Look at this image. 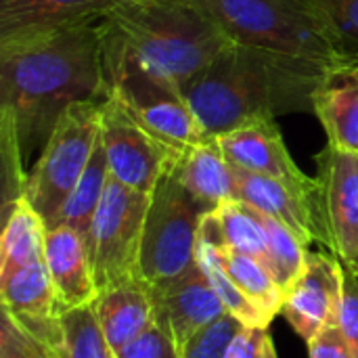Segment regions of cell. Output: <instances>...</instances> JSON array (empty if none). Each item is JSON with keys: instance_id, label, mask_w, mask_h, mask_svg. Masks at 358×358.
Here are the masks:
<instances>
[{"instance_id": "8992f818", "label": "cell", "mask_w": 358, "mask_h": 358, "mask_svg": "<svg viewBox=\"0 0 358 358\" xmlns=\"http://www.w3.org/2000/svg\"><path fill=\"white\" fill-rule=\"evenodd\" d=\"M103 99L78 101L57 120L34 170L27 174L23 197L46 227L76 189L101 141Z\"/></svg>"}, {"instance_id": "7a4b0ae2", "label": "cell", "mask_w": 358, "mask_h": 358, "mask_svg": "<svg viewBox=\"0 0 358 358\" xmlns=\"http://www.w3.org/2000/svg\"><path fill=\"white\" fill-rule=\"evenodd\" d=\"M317 82L319 78L277 57L233 42L197 71L182 92L206 134L218 138L283 113L313 111Z\"/></svg>"}, {"instance_id": "cb8c5ba5", "label": "cell", "mask_w": 358, "mask_h": 358, "mask_svg": "<svg viewBox=\"0 0 358 358\" xmlns=\"http://www.w3.org/2000/svg\"><path fill=\"white\" fill-rule=\"evenodd\" d=\"M214 212L222 224L227 248L258 260L273 275V260L266 243V233L256 210L239 199H231L218 206Z\"/></svg>"}, {"instance_id": "83f0119b", "label": "cell", "mask_w": 358, "mask_h": 358, "mask_svg": "<svg viewBox=\"0 0 358 358\" xmlns=\"http://www.w3.org/2000/svg\"><path fill=\"white\" fill-rule=\"evenodd\" d=\"M245 325L233 315L224 313L203 329H199L182 348L180 358H224L231 342Z\"/></svg>"}, {"instance_id": "9c48e42d", "label": "cell", "mask_w": 358, "mask_h": 358, "mask_svg": "<svg viewBox=\"0 0 358 358\" xmlns=\"http://www.w3.org/2000/svg\"><path fill=\"white\" fill-rule=\"evenodd\" d=\"M315 210L321 243L358 275V153L327 145L317 157Z\"/></svg>"}, {"instance_id": "1f68e13d", "label": "cell", "mask_w": 358, "mask_h": 358, "mask_svg": "<svg viewBox=\"0 0 358 358\" xmlns=\"http://www.w3.org/2000/svg\"><path fill=\"white\" fill-rule=\"evenodd\" d=\"M308 358H357L340 325H331L308 342Z\"/></svg>"}, {"instance_id": "3957f363", "label": "cell", "mask_w": 358, "mask_h": 358, "mask_svg": "<svg viewBox=\"0 0 358 358\" xmlns=\"http://www.w3.org/2000/svg\"><path fill=\"white\" fill-rule=\"evenodd\" d=\"M103 23L143 65L180 88L233 44L193 0H120Z\"/></svg>"}, {"instance_id": "9a60e30c", "label": "cell", "mask_w": 358, "mask_h": 358, "mask_svg": "<svg viewBox=\"0 0 358 358\" xmlns=\"http://www.w3.org/2000/svg\"><path fill=\"white\" fill-rule=\"evenodd\" d=\"M44 264L52 281L59 313L92 304L99 296L86 239L69 227L46 229Z\"/></svg>"}, {"instance_id": "d6a6232c", "label": "cell", "mask_w": 358, "mask_h": 358, "mask_svg": "<svg viewBox=\"0 0 358 358\" xmlns=\"http://www.w3.org/2000/svg\"><path fill=\"white\" fill-rule=\"evenodd\" d=\"M266 329H252V327H243L237 338L231 342L227 357L224 358H258L260 352V342Z\"/></svg>"}, {"instance_id": "6da1fadb", "label": "cell", "mask_w": 358, "mask_h": 358, "mask_svg": "<svg viewBox=\"0 0 358 358\" xmlns=\"http://www.w3.org/2000/svg\"><path fill=\"white\" fill-rule=\"evenodd\" d=\"M105 94L103 19L0 42V124L23 151L44 145L69 105Z\"/></svg>"}, {"instance_id": "277c9868", "label": "cell", "mask_w": 358, "mask_h": 358, "mask_svg": "<svg viewBox=\"0 0 358 358\" xmlns=\"http://www.w3.org/2000/svg\"><path fill=\"white\" fill-rule=\"evenodd\" d=\"M237 44L321 78L350 63L306 0H193Z\"/></svg>"}, {"instance_id": "8fae6325", "label": "cell", "mask_w": 358, "mask_h": 358, "mask_svg": "<svg viewBox=\"0 0 358 358\" xmlns=\"http://www.w3.org/2000/svg\"><path fill=\"white\" fill-rule=\"evenodd\" d=\"M344 273V264L334 254L308 252L304 271L287 287L281 315L306 344L340 323Z\"/></svg>"}, {"instance_id": "4316f807", "label": "cell", "mask_w": 358, "mask_h": 358, "mask_svg": "<svg viewBox=\"0 0 358 358\" xmlns=\"http://www.w3.org/2000/svg\"><path fill=\"white\" fill-rule=\"evenodd\" d=\"M331 38L340 46L342 55L358 63V0H306Z\"/></svg>"}, {"instance_id": "d4e9b609", "label": "cell", "mask_w": 358, "mask_h": 358, "mask_svg": "<svg viewBox=\"0 0 358 358\" xmlns=\"http://www.w3.org/2000/svg\"><path fill=\"white\" fill-rule=\"evenodd\" d=\"M63 348L59 358H117L96 317L94 304L61 313Z\"/></svg>"}, {"instance_id": "ffe728a7", "label": "cell", "mask_w": 358, "mask_h": 358, "mask_svg": "<svg viewBox=\"0 0 358 358\" xmlns=\"http://www.w3.org/2000/svg\"><path fill=\"white\" fill-rule=\"evenodd\" d=\"M172 172L180 185L208 210H216L235 197V170L218 138H208L178 155Z\"/></svg>"}, {"instance_id": "52a82bcc", "label": "cell", "mask_w": 358, "mask_h": 358, "mask_svg": "<svg viewBox=\"0 0 358 358\" xmlns=\"http://www.w3.org/2000/svg\"><path fill=\"white\" fill-rule=\"evenodd\" d=\"M206 212L210 210L180 185L170 168L151 193L145 220L138 271L149 285L174 279L197 264L195 243Z\"/></svg>"}, {"instance_id": "ac0fdd59", "label": "cell", "mask_w": 358, "mask_h": 358, "mask_svg": "<svg viewBox=\"0 0 358 358\" xmlns=\"http://www.w3.org/2000/svg\"><path fill=\"white\" fill-rule=\"evenodd\" d=\"M313 113L327 134V145L358 153V63H344L319 78Z\"/></svg>"}, {"instance_id": "2e32d148", "label": "cell", "mask_w": 358, "mask_h": 358, "mask_svg": "<svg viewBox=\"0 0 358 358\" xmlns=\"http://www.w3.org/2000/svg\"><path fill=\"white\" fill-rule=\"evenodd\" d=\"M218 143L233 168L292 182L313 180V176L304 174L294 162L275 120L256 122L227 132L218 136Z\"/></svg>"}, {"instance_id": "484cf974", "label": "cell", "mask_w": 358, "mask_h": 358, "mask_svg": "<svg viewBox=\"0 0 358 358\" xmlns=\"http://www.w3.org/2000/svg\"><path fill=\"white\" fill-rule=\"evenodd\" d=\"M256 214L266 233V243H268V252L273 260V277L281 285V289L287 292V287L300 277V273L306 266L308 245H304L287 227H283L275 218L258 210Z\"/></svg>"}, {"instance_id": "4fadbf2b", "label": "cell", "mask_w": 358, "mask_h": 358, "mask_svg": "<svg viewBox=\"0 0 358 358\" xmlns=\"http://www.w3.org/2000/svg\"><path fill=\"white\" fill-rule=\"evenodd\" d=\"M235 170V197L287 227L304 245L321 243L315 210V176L310 182H292L273 176Z\"/></svg>"}, {"instance_id": "e0dca14e", "label": "cell", "mask_w": 358, "mask_h": 358, "mask_svg": "<svg viewBox=\"0 0 358 358\" xmlns=\"http://www.w3.org/2000/svg\"><path fill=\"white\" fill-rule=\"evenodd\" d=\"M120 0H0V42L103 19Z\"/></svg>"}, {"instance_id": "5b68a950", "label": "cell", "mask_w": 358, "mask_h": 358, "mask_svg": "<svg viewBox=\"0 0 358 358\" xmlns=\"http://www.w3.org/2000/svg\"><path fill=\"white\" fill-rule=\"evenodd\" d=\"M105 76V96H113L147 132L176 153L210 138L193 113L182 88L151 71L107 31Z\"/></svg>"}, {"instance_id": "4dcf8cb0", "label": "cell", "mask_w": 358, "mask_h": 358, "mask_svg": "<svg viewBox=\"0 0 358 358\" xmlns=\"http://www.w3.org/2000/svg\"><path fill=\"white\" fill-rule=\"evenodd\" d=\"M338 325L342 327L358 358V275L352 271L344 273V300Z\"/></svg>"}, {"instance_id": "7402d4cb", "label": "cell", "mask_w": 358, "mask_h": 358, "mask_svg": "<svg viewBox=\"0 0 358 358\" xmlns=\"http://www.w3.org/2000/svg\"><path fill=\"white\" fill-rule=\"evenodd\" d=\"M109 176L111 174H109L105 149H103V143L99 141L96 151H94L90 164L86 166L82 178L78 180L76 189L71 191V195L67 197V201L59 210L57 218L46 229L69 227V229L78 231L84 239H88V233H90L94 214L99 210V203L103 199V193L107 189Z\"/></svg>"}, {"instance_id": "836d02e7", "label": "cell", "mask_w": 358, "mask_h": 358, "mask_svg": "<svg viewBox=\"0 0 358 358\" xmlns=\"http://www.w3.org/2000/svg\"><path fill=\"white\" fill-rule=\"evenodd\" d=\"M258 358H279V355H277V348H275V342H273V338H271L268 329H266V331H264V336H262Z\"/></svg>"}, {"instance_id": "5bb4252c", "label": "cell", "mask_w": 358, "mask_h": 358, "mask_svg": "<svg viewBox=\"0 0 358 358\" xmlns=\"http://www.w3.org/2000/svg\"><path fill=\"white\" fill-rule=\"evenodd\" d=\"M0 298L2 310L59 358L63 348V327L46 264L36 262L2 277Z\"/></svg>"}, {"instance_id": "44dd1931", "label": "cell", "mask_w": 358, "mask_h": 358, "mask_svg": "<svg viewBox=\"0 0 358 358\" xmlns=\"http://www.w3.org/2000/svg\"><path fill=\"white\" fill-rule=\"evenodd\" d=\"M46 222L19 197L4 206V227L0 237V279L36 262H44Z\"/></svg>"}, {"instance_id": "f1b7e54d", "label": "cell", "mask_w": 358, "mask_h": 358, "mask_svg": "<svg viewBox=\"0 0 358 358\" xmlns=\"http://www.w3.org/2000/svg\"><path fill=\"white\" fill-rule=\"evenodd\" d=\"M0 358H55V355L31 334H27L6 310H2Z\"/></svg>"}, {"instance_id": "d6986e66", "label": "cell", "mask_w": 358, "mask_h": 358, "mask_svg": "<svg viewBox=\"0 0 358 358\" xmlns=\"http://www.w3.org/2000/svg\"><path fill=\"white\" fill-rule=\"evenodd\" d=\"M92 304L115 355L155 323L151 287L143 277L101 289Z\"/></svg>"}, {"instance_id": "ba28073f", "label": "cell", "mask_w": 358, "mask_h": 358, "mask_svg": "<svg viewBox=\"0 0 358 358\" xmlns=\"http://www.w3.org/2000/svg\"><path fill=\"white\" fill-rule=\"evenodd\" d=\"M149 203V193L134 191L109 176L86 239L99 292L141 277L138 262Z\"/></svg>"}, {"instance_id": "f546056e", "label": "cell", "mask_w": 358, "mask_h": 358, "mask_svg": "<svg viewBox=\"0 0 358 358\" xmlns=\"http://www.w3.org/2000/svg\"><path fill=\"white\" fill-rule=\"evenodd\" d=\"M117 358H180L178 346L172 338V334L153 323L147 331H143L138 338H134L130 344H126L122 350H117Z\"/></svg>"}, {"instance_id": "30bf717a", "label": "cell", "mask_w": 358, "mask_h": 358, "mask_svg": "<svg viewBox=\"0 0 358 358\" xmlns=\"http://www.w3.org/2000/svg\"><path fill=\"white\" fill-rule=\"evenodd\" d=\"M101 143L109 174L122 185L149 195L180 155L147 132L113 96L103 99Z\"/></svg>"}, {"instance_id": "603a6c76", "label": "cell", "mask_w": 358, "mask_h": 358, "mask_svg": "<svg viewBox=\"0 0 358 358\" xmlns=\"http://www.w3.org/2000/svg\"><path fill=\"white\" fill-rule=\"evenodd\" d=\"M216 256L227 271V275L233 279V283L262 310V315L273 323L277 315H281L285 292L275 281V277L268 273L264 264L258 260L237 254L229 248L216 250Z\"/></svg>"}, {"instance_id": "7c38bea8", "label": "cell", "mask_w": 358, "mask_h": 358, "mask_svg": "<svg viewBox=\"0 0 358 358\" xmlns=\"http://www.w3.org/2000/svg\"><path fill=\"white\" fill-rule=\"evenodd\" d=\"M149 287L155 308V323L172 334L178 352L199 329L227 313L199 264L174 279L153 283Z\"/></svg>"}]
</instances>
